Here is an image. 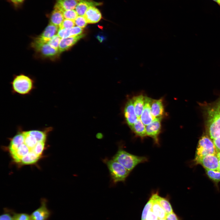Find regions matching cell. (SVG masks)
<instances>
[{"instance_id": "4fadbf2b", "label": "cell", "mask_w": 220, "mask_h": 220, "mask_svg": "<svg viewBox=\"0 0 220 220\" xmlns=\"http://www.w3.org/2000/svg\"><path fill=\"white\" fill-rule=\"evenodd\" d=\"M84 36V34H82L75 36L61 38L59 47L60 52L61 53L68 50Z\"/></svg>"}, {"instance_id": "ab89813d", "label": "cell", "mask_w": 220, "mask_h": 220, "mask_svg": "<svg viewBox=\"0 0 220 220\" xmlns=\"http://www.w3.org/2000/svg\"><path fill=\"white\" fill-rule=\"evenodd\" d=\"M97 37V39L99 40L101 42L103 40V38L102 36H98Z\"/></svg>"}, {"instance_id": "6da1fadb", "label": "cell", "mask_w": 220, "mask_h": 220, "mask_svg": "<svg viewBox=\"0 0 220 220\" xmlns=\"http://www.w3.org/2000/svg\"><path fill=\"white\" fill-rule=\"evenodd\" d=\"M206 115L207 134L213 141L220 137V97L207 107Z\"/></svg>"}, {"instance_id": "cb8c5ba5", "label": "cell", "mask_w": 220, "mask_h": 220, "mask_svg": "<svg viewBox=\"0 0 220 220\" xmlns=\"http://www.w3.org/2000/svg\"><path fill=\"white\" fill-rule=\"evenodd\" d=\"M40 157L33 152H30L24 156L20 163L24 165L34 164L38 161Z\"/></svg>"}, {"instance_id": "8fae6325", "label": "cell", "mask_w": 220, "mask_h": 220, "mask_svg": "<svg viewBox=\"0 0 220 220\" xmlns=\"http://www.w3.org/2000/svg\"><path fill=\"white\" fill-rule=\"evenodd\" d=\"M152 101L150 98L145 96L144 107L140 118L146 126L151 123L154 119L151 111Z\"/></svg>"}, {"instance_id": "bcb514c9", "label": "cell", "mask_w": 220, "mask_h": 220, "mask_svg": "<svg viewBox=\"0 0 220 220\" xmlns=\"http://www.w3.org/2000/svg\"></svg>"}, {"instance_id": "ba28073f", "label": "cell", "mask_w": 220, "mask_h": 220, "mask_svg": "<svg viewBox=\"0 0 220 220\" xmlns=\"http://www.w3.org/2000/svg\"><path fill=\"white\" fill-rule=\"evenodd\" d=\"M162 118H155L152 122L146 126V136L152 138L155 143L159 145V136L161 130Z\"/></svg>"}, {"instance_id": "83f0119b", "label": "cell", "mask_w": 220, "mask_h": 220, "mask_svg": "<svg viewBox=\"0 0 220 220\" xmlns=\"http://www.w3.org/2000/svg\"><path fill=\"white\" fill-rule=\"evenodd\" d=\"M61 38L57 35L53 37L48 42L49 45L52 48L59 50V47Z\"/></svg>"}, {"instance_id": "f546056e", "label": "cell", "mask_w": 220, "mask_h": 220, "mask_svg": "<svg viewBox=\"0 0 220 220\" xmlns=\"http://www.w3.org/2000/svg\"><path fill=\"white\" fill-rule=\"evenodd\" d=\"M13 220H31L30 215L26 213H16L13 211Z\"/></svg>"}, {"instance_id": "52a82bcc", "label": "cell", "mask_w": 220, "mask_h": 220, "mask_svg": "<svg viewBox=\"0 0 220 220\" xmlns=\"http://www.w3.org/2000/svg\"><path fill=\"white\" fill-rule=\"evenodd\" d=\"M219 158L217 154L208 155L202 157H195L196 164H200L205 169L218 170Z\"/></svg>"}, {"instance_id": "603a6c76", "label": "cell", "mask_w": 220, "mask_h": 220, "mask_svg": "<svg viewBox=\"0 0 220 220\" xmlns=\"http://www.w3.org/2000/svg\"><path fill=\"white\" fill-rule=\"evenodd\" d=\"M151 196L153 199V204L152 210L157 215L158 218L165 219L167 214L162 207L152 194Z\"/></svg>"}, {"instance_id": "ffe728a7", "label": "cell", "mask_w": 220, "mask_h": 220, "mask_svg": "<svg viewBox=\"0 0 220 220\" xmlns=\"http://www.w3.org/2000/svg\"><path fill=\"white\" fill-rule=\"evenodd\" d=\"M64 19L62 12L59 9L54 7L50 17V23L59 28Z\"/></svg>"}, {"instance_id": "e0dca14e", "label": "cell", "mask_w": 220, "mask_h": 220, "mask_svg": "<svg viewBox=\"0 0 220 220\" xmlns=\"http://www.w3.org/2000/svg\"><path fill=\"white\" fill-rule=\"evenodd\" d=\"M59 28L58 27L50 23L38 37L48 42L53 37L57 34Z\"/></svg>"}, {"instance_id": "30bf717a", "label": "cell", "mask_w": 220, "mask_h": 220, "mask_svg": "<svg viewBox=\"0 0 220 220\" xmlns=\"http://www.w3.org/2000/svg\"><path fill=\"white\" fill-rule=\"evenodd\" d=\"M124 116L127 124L131 128L138 119L132 99L128 100L124 109Z\"/></svg>"}, {"instance_id": "5b68a950", "label": "cell", "mask_w": 220, "mask_h": 220, "mask_svg": "<svg viewBox=\"0 0 220 220\" xmlns=\"http://www.w3.org/2000/svg\"><path fill=\"white\" fill-rule=\"evenodd\" d=\"M111 178L114 183L124 182L130 171L118 162L112 160H105Z\"/></svg>"}, {"instance_id": "2e32d148", "label": "cell", "mask_w": 220, "mask_h": 220, "mask_svg": "<svg viewBox=\"0 0 220 220\" xmlns=\"http://www.w3.org/2000/svg\"><path fill=\"white\" fill-rule=\"evenodd\" d=\"M30 152L31 149L23 142L18 147L17 150L11 154L15 162L20 163L22 158Z\"/></svg>"}, {"instance_id": "d590c367", "label": "cell", "mask_w": 220, "mask_h": 220, "mask_svg": "<svg viewBox=\"0 0 220 220\" xmlns=\"http://www.w3.org/2000/svg\"><path fill=\"white\" fill-rule=\"evenodd\" d=\"M158 218V217L151 209L147 215L146 220H157Z\"/></svg>"}, {"instance_id": "f6af8a7d", "label": "cell", "mask_w": 220, "mask_h": 220, "mask_svg": "<svg viewBox=\"0 0 220 220\" xmlns=\"http://www.w3.org/2000/svg\"><path fill=\"white\" fill-rule=\"evenodd\" d=\"M165 220H166L165 219Z\"/></svg>"}, {"instance_id": "5bb4252c", "label": "cell", "mask_w": 220, "mask_h": 220, "mask_svg": "<svg viewBox=\"0 0 220 220\" xmlns=\"http://www.w3.org/2000/svg\"><path fill=\"white\" fill-rule=\"evenodd\" d=\"M102 4L101 2H96L93 0H80L75 9L78 16H84L90 7L99 6Z\"/></svg>"}, {"instance_id": "8d00e7d4", "label": "cell", "mask_w": 220, "mask_h": 220, "mask_svg": "<svg viewBox=\"0 0 220 220\" xmlns=\"http://www.w3.org/2000/svg\"><path fill=\"white\" fill-rule=\"evenodd\" d=\"M165 219L166 220H178L177 216L174 212L167 214Z\"/></svg>"}, {"instance_id": "277c9868", "label": "cell", "mask_w": 220, "mask_h": 220, "mask_svg": "<svg viewBox=\"0 0 220 220\" xmlns=\"http://www.w3.org/2000/svg\"><path fill=\"white\" fill-rule=\"evenodd\" d=\"M11 84L13 92L21 95L29 94L34 88L33 80L23 74L15 76Z\"/></svg>"}, {"instance_id": "d4e9b609", "label": "cell", "mask_w": 220, "mask_h": 220, "mask_svg": "<svg viewBox=\"0 0 220 220\" xmlns=\"http://www.w3.org/2000/svg\"><path fill=\"white\" fill-rule=\"evenodd\" d=\"M206 174L208 177L214 182H218L220 181V171L205 169Z\"/></svg>"}, {"instance_id": "f1b7e54d", "label": "cell", "mask_w": 220, "mask_h": 220, "mask_svg": "<svg viewBox=\"0 0 220 220\" xmlns=\"http://www.w3.org/2000/svg\"><path fill=\"white\" fill-rule=\"evenodd\" d=\"M13 211L7 208H5L3 213L0 216V220H13Z\"/></svg>"}, {"instance_id": "8992f818", "label": "cell", "mask_w": 220, "mask_h": 220, "mask_svg": "<svg viewBox=\"0 0 220 220\" xmlns=\"http://www.w3.org/2000/svg\"><path fill=\"white\" fill-rule=\"evenodd\" d=\"M213 141L206 134L203 135L199 141L195 157H202L217 154Z\"/></svg>"}, {"instance_id": "ac0fdd59", "label": "cell", "mask_w": 220, "mask_h": 220, "mask_svg": "<svg viewBox=\"0 0 220 220\" xmlns=\"http://www.w3.org/2000/svg\"><path fill=\"white\" fill-rule=\"evenodd\" d=\"M80 0H56L54 6L62 11L64 10L74 9Z\"/></svg>"}, {"instance_id": "7c38bea8", "label": "cell", "mask_w": 220, "mask_h": 220, "mask_svg": "<svg viewBox=\"0 0 220 220\" xmlns=\"http://www.w3.org/2000/svg\"><path fill=\"white\" fill-rule=\"evenodd\" d=\"M151 111L154 118H162L164 113L163 99H152Z\"/></svg>"}, {"instance_id": "60d3db41", "label": "cell", "mask_w": 220, "mask_h": 220, "mask_svg": "<svg viewBox=\"0 0 220 220\" xmlns=\"http://www.w3.org/2000/svg\"><path fill=\"white\" fill-rule=\"evenodd\" d=\"M218 170L219 171H220V158H219V159L218 167Z\"/></svg>"}, {"instance_id": "4dcf8cb0", "label": "cell", "mask_w": 220, "mask_h": 220, "mask_svg": "<svg viewBox=\"0 0 220 220\" xmlns=\"http://www.w3.org/2000/svg\"><path fill=\"white\" fill-rule=\"evenodd\" d=\"M46 141L39 142L33 150V152L38 156H41L44 150Z\"/></svg>"}, {"instance_id": "9c48e42d", "label": "cell", "mask_w": 220, "mask_h": 220, "mask_svg": "<svg viewBox=\"0 0 220 220\" xmlns=\"http://www.w3.org/2000/svg\"><path fill=\"white\" fill-rule=\"evenodd\" d=\"M51 214L50 211L47 207L46 200L43 199L40 206L31 213L30 216L31 220H48Z\"/></svg>"}, {"instance_id": "d6986e66", "label": "cell", "mask_w": 220, "mask_h": 220, "mask_svg": "<svg viewBox=\"0 0 220 220\" xmlns=\"http://www.w3.org/2000/svg\"><path fill=\"white\" fill-rule=\"evenodd\" d=\"M135 112L138 118H140L145 105V96L142 94L134 96L132 98Z\"/></svg>"}, {"instance_id": "d6a6232c", "label": "cell", "mask_w": 220, "mask_h": 220, "mask_svg": "<svg viewBox=\"0 0 220 220\" xmlns=\"http://www.w3.org/2000/svg\"><path fill=\"white\" fill-rule=\"evenodd\" d=\"M57 35L61 38L71 37L70 29L59 28Z\"/></svg>"}, {"instance_id": "44dd1931", "label": "cell", "mask_w": 220, "mask_h": 220, "mask_svg": "<svg viewBox=\"0 0 220 220\" xmlns=\"http://www.w3.org/2000/svg\"><path fill=\"white\" fill-rule=\"evenodd\" d=\"M131 129L135 134L141 139L146 136V127L140 118H138Z\"/></svg>"}, {"instance_id": "b9f144b4", "label": "cell", "mask_w": 220, "mask_h": 220, "mask_svg": "<svg viewBox=\"0 0 220 220\" xmlns=\"http://www.w3.org/2000/svg\"><path fill=\"white\" fill-rule=\"evenodd\" d=\"M220 5V0H213Z\"/></svg>"}, {"instance_id": "7402d4cb", "label": "cell", "mask_w": 220, "mask_h": 220, "mask_svg": "<svg viewBox=\"0 0 220 220\" xmlns=\"http://www.w3.org/2000/svg\"><path fill=\"white\" fill-rule=\"evenodd\" d=\"M154 197L158 202L167 214L173 212L169 202L166 198L160 196L157 193L152 194Z\"/></svg>"}, {"instance_id": "7bdbcfd3", "label": "cell", "mask_w": 220, "mask_h": 220, "mask_svg": "<svg viewBox=\"0 0 220 220\" xmlns=\"http://www.w3.org/2000/svg\"><path fill=\"white\" fill-rule=\"evenodd\" d=\"M217 155L218 157V158H220V152H218L217 153Z\"/></svg>"}, {"instance_id": "74e56055", "label": "cell", "mask_w": 220, "mask_h": 220, "mask_svg": "<svg viewBox=\"0 0 220 220\" xmlns=\"http://www.w3.org/2000/svg\"><path fill=\"white\" fill-rule=\"evenodd\" d=\"M218 153L220 152V137L213 140Z\"/></svg>"}, {"instance_id": "836d02e7", "label": "cell", "mask_w": 220, "mask_h": 220, "mask_svg": "<svg viewBox=\"0 0 220 220\" xmlns=\"http://www.w3.org/2000/svg\"><path fill=\"white\" fill-rule=\"evenodd\" d=\"M75 25L74 20L64 19L59 28L71 29Z\"/></svg>"}, {"instance_id": "484cf974", "label": "cell", "mask_w": 220, "mask_h": 220, "mask_svg": "<svg viewBox=\"0 0 220 220\" xmlns=\"http://www.w3.org/2000/svg\"><path fill=\"white\" fill-rule=\"evenodd\" d=\"M153 204V199L152 196L149 199L143 210L141 220H146L147 215L148 212L152 209Z\"/></svg>"}, {"instance_id": "4316f807", "label": "cell", "mask_w": 220, "mask_h": 220, "mask_svg": "<svg viewBox=\"0 0 220 220\" xmlns=\"http://www.w3.org/2000/svg\"><path fill=\"white\" fill-rule=\"evenodd\" d=\"M64 19L74 20L78 16L75 10L74 9L62 11Z\"/></svg>"}, {"instance_id": "3957f363", "label": "cell", "mask_w": 220, "mask_h": 220, "mask_svg": "<svg viewBox=\"0 0 220 220\" xmlns=\"http://www.w3.org/2000/svg\"><path fill=\"white\" fill-rule=\"evenodd\" d=\"M31 46L36 54L44 59L54 61L58 58L61 53L59 50L52 47L48 43L38 37L34 38Z\"/></svg>"}, {"instance_id": "1f68e13d", "label": "cell", "mask_w": 220, "mask_h": 220, "mask_svg": "<svg viewBox=\"0 0 220 220\" xmlns=\"http://www.w3.org/2000/svg\"><path fill=\"white\" fill-rule=\"evenodd\" d=\"M74 22L75 25L82 28H85L88 23L84 16H78Z\"/></svg>"}, {"instance_id": "9a60e30c", "label": "cell", "mask_w": 220, "mask_h": 220, "mask_svg": "<svg viewBox=\"0 0 220 220\" xmlns=\"http://www.w3.org/2000/svg\"><path fill=\"white\" fill-rule=\"evenodd\" d=\"M84 16L88 24L97 23L102 18L100 11L95 6H91L89 8Z\"/></svg>"}, {"instance_id": "f35d334b", "label": "cell", "mask_w": 220, "mask_h": 220, "mask_svg": "<svg viewBox=\"0 0 220 220\" xmlns=\"http://www.w3.org/2000/svg\"><path fill=\"white\" fill-rule=\"evenodd\" d=\"M24 0H11L15 4H17L22 2Z\"/></svg>"}, {"instance_id": "7a4b0ae2", "label": "cell", "mask_w": 220, "mask_h": 220, "mask_svg": "<svg viewBox=\"0 0 220 220\" xmlns=\"http://www.w3.org/2000/svg\"><path fill=\"white\" fill-rule=\"evenodd\" d=\"M112 159L121 164L130 172L138 164L148 161V158L145 156H136L121 148L118 149Z\"/></svg>"}, {"instance_id": "e575fe53", "label": "cell", "mask_w": 220, "mask_h": 220, "mask_svg": "<svg viewBox=\"0 0 220 220\" xmlns=\"http://www.w3.org/2000/svg\"><path fill=\"white\" fill-rule=\"evenodd\" d=\"M83 30L78 26H74L70 29L71 37L75 36L82 34Z\"/></svg>"}, {"instance_id": "ee69618b", "label": "cell", "mask_w": 220, "mask_h": 220, "mask_svg": "<svg viewBox=\"0 0 220 220\" xmlns=\"http://www.w3.org/2000/svg\"><path fill=\"white\" fill-rule=\"evenodd\" d=\"M165 219H161L158 218V219L157 220H165Z\"/></svg>"}]
</instances>
